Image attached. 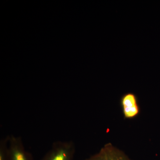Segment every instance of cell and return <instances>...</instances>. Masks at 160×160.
I'll return each instance as SVG.
<instances>
[{
  "mask_svg": "<svg viewBox=\"0 0 160 160\" xmlns=\"http://www.w3.org/2000/svg\"><path fill=\"white\" fill-rule=\"evenodd\" d=\"M85 160H132L124 152L109 143L104 145L97 153Z\"/></svg>",
  "mask_w": 160,
  "mask_h": 160,
  "instance_id": "2",
  "label": "cell"
},
{
  "mask_svg": "<svg viewBox=\"0 0 160 160\" xmlns=\"http://www.w3.org/2000/svg\"><path fill=\"white\" fill-rule=\"evenodd\" d=\"M121 104L125 118L132 119L139 114L140 109L138 97L133 92H127L123 95L121 99Z\"/></svg>",
  "mask_w": 160,
  "mask_h": 160,
  "instance_id": "4",
  "label": "cell"
},
{
  "mask_svg": "<svg viewBox=\"0 0 160 160\" xmlns=\"http://www.w3.org/2000/svg\"><path fill=\"white\" fill-rule=\"evenodd\" d=\"M0 160H10L9 136L0 141Z\"/></svg>",
  "mask_w": 160,
  "mask_h": 160,
  "instance_id": "5",
  "label": "cell"
},
{
  "mask_svg": "<svg viewBox=\"0 0 160 160\" xmlns=\"http://www.w3.org/2000/svg\"><path fill=\"white\" fill-rule=\"evenodd\" d=\"M75 148L71 141H57L42 160H72Z\"/></svg>",
  "mask_w": 160,
  "mask_h": 160,
  "instance_id": "1",
  "label": "cell"
},
{
  "mask_svg": "<svg viewBox=\"0 0 160 160\" xmlns=\"http://www.w3.org/2000/svg\"><path fill=\"white\" fill-rule=\"evenodd\" d=\"M9 146L10 160H32L31 154L25 149L20 137L9 136Z\"/></svg>",
  "mask_w": 160,
  "mask_h": 160,
  "instance_id": "3",
  "label": "cell"
}]
</instances>
